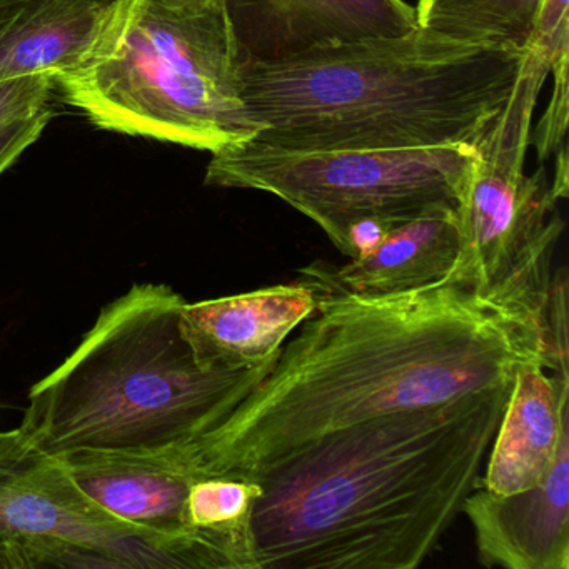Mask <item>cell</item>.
Listing matches in <instances>:
<instances>
[{
    "instance_id": "6",
    "label": "cell",
    "mask_w": 569,
    "mask_h": 569,
    "mask_svg": "<svg viewBox=\"0 0 569 569\" xmlns=\"http://www.w3.org/2000/svg\"><path fill=\"white\" fill-rule=\"evenodd\" d=\"M551 64L552 56L529 42L511 96L471 144L475 154L455 204L458 259L446 279L546 328L549 268L565 222L545 164L531 176L525 166Z\"/></svg>"
},
{
    "instance_id": "5",
    "label": "cell",
    "mask_w": 569,
    "mask_h": 569,
    "mask_svg": "<svg viewBox=\"0 0 569 569\" xmlns=\"http://www.w3.org/2000/svg\"><path fill=\"white\" fill-rule=\"evenodd\" d=\"M239 68L224 2L121 0L91 58L56 86L98 128L214 154L259 132Z\"/></svg>"
},
{
    "instance_id": "4",
    "label": "cell",
    "mask_w": 569,
    "mask_h": 569,
    "mask_svg": "<svg viewBox=\"0 0 569 569\" xmlns=\"http://www.w3.org/2000/svg\"><path fill=\"white\" fill-rule=\"evenodd\" d=\"M186 299L139 282L109 302L78 348L29 391L19 428L49 455L146 451L228 418L271 371L208 368L181 329Z\"/></svg>"
},
{
    "instance_id": "1",
    "label": "cell",
    "mask_w": 569,
    "mask_h": 569,
    "mask_svg": "<svg viewBox=\"0 0 569 569\" xmlns=\"http://www.w3.org/2000/svg\"><path fill=\"white\" fill-rule=\"evenodd\" d=\"M298 329L248 398L196 436L209 475L254 478L348 426L511 388L531 362L551 369L546 326L458 282L318 295Z\"/></svg>"
},
{
    "instance_id": "2",
    "label": "cell",
    "mask_w": 569,
    "mask_h": 569,
    "mask_svg": "<svg viewBox=\"0 0 569 569\" xmlns=\"http://www.w3.org/2000/svg\"><path fill=\"white\" fill-rule=\"evenodd\" d=\"M511 388L348 426L256 475L258 569L418 568L478 486Z\"/></svg>"
},
{
    "instance_id": "18",
    "label": "cell",
    "mask_w": 569,
    "mask_h": 569,
    "mask_svg": "<svg viewBox=\"0 0 569 569\" xmlns=\"http://www.w3.org/2000/svg\"><path fill=\"white\" fill-rule=\"evenodd\" d=\"M52 116L54 114L51 109L46 106L0 129V176L21 158L26 149L31 148L41 138Z\"/></svg>"
},
{
    "instance_id": "19",
    "label": "cell",
    "mask_w": 569,
    "mask_h": 569,
    "mask_svg": "<svg viewBox=\"0 0 569 569\" xmlns=\"http://www.w3.org/2000/svg\"><path fill=\"white\" fill-rule=\"evenodd\" d=\"M0 569H26L18 542L4 535H0Z\"/></svg>"
},
{
    "instance_id": "16",
    "label": "cell",
    "mask_w": 569,
    "mask_h": 569,
    "mask_svg": "<svg viewBox=\"0 0 569 569\" xmlns=\"http://www.w3.org/2000/svg\"><path fill=\"white\" fill-rule=\"evenodd\" d=\"M568 59L569 52H562L552 61L549 72L552 76L551 98L541 121L531 129V146L536 149L539 164H545L566 146L569 109Z\"/></svg>"
},
{
    "instance_id": "7",
    "label": "cell",
    "mask_w": 569,
    "mask_h": 569,
    "mask_svg": "<svg viewBox=\"0 0 569 569\" xmlns=\"http://www.w3.org/2000/svg\"><path fill=\"white\" fill-rule=\"evenodd\" d=\"M471 144L402 151H291L248 141L214 152L204 184L252 189L288 202L345 256L349 228L362 219L398 226L456 204Z\"/></svg>"
},
{
    "instance_id": "3",
    "label": "cell",
    "mask_w": 569,
    "mask_h": 569,
    "mask_svg": "<svg viewBox=\"0 0 569 569\" xmlns=\"http://www.w3.org/2000/svg\"><path fill=\"white\" fill-rule=\"evenodd\" d=\"M526 49L466 44L418 28L399 38L242 62L251 141L291 151L472 144L511 96Z\"/></svg>"
},
{
    "instance_id": "21",
    "label": "cell",
    "mask_w": 569,
    "mask_h": 569,
    "mask_svg": "<svg viewBox=\"0 0 569 569\" xmlns=\"http://www.w3.org/2000/svg\"><path fill=\"white\" fill-rule=\"evenodd\" d=\"M0 2H4V0H0Z\"/></svg>"
},
{
    "instance_id": "20",
    "label": "cell",
    "mask_w": 569,
    "mask_h": 569,
    "mask_svg": "<svg viewBox=\"0 0 569 569\" xmlns=\"http://www.w3.org/2000/svg\"><path fill=\"white\" fill-rule=\"evenodd\" d=\"M172 6H206L214 4V2H224V0H162Z\"/></svg>"
},
{
    "instance_id": "12",
    "label": "cell",
    "mask_w": 569,
    "mask_h": 569,
    "mask_svg": "<svg viewBox=\"0 0 569 569\" xmlns=\"http://www.w3.org/2000/svg\"><path fill=\"white\" fill-rule=\"evenodd\" d=\"M455 204L438 206L395 226L362 258L342 266L312 262L301 281L318 295L381 296L415 291L446 281L458 259Z\"/></svg>"
},
{
    "instance_id": "8",
    "label": "cell",
    "mask_w": 569,
    "mask_h": 569,
    "mask_svg": "<svg viewBox=\"0 0 569 569\" xmlns=\"http://www.w3.org/2000/svg\"><path fill=\"white\" fill-rule=\"evenodd\" d=\"M0 535L18 542L26 569H216L194 536L158 535L112 515L21 428L0 431Z\"/></svg>"
},
{
    "instance_id": "11",
    "label": "cell",
    "mask_w": 569,
    "mask_h": 569,
    "mask_svg": "<svg viewBox=\"0 0 569 569\" xmlns=\"http://www.w3.org/2000/svg\"><path fill=\"white\" fill-rule=\"evenodd\" d=\"M316 309L318 292L299 279L211 301H186L181 329L208 368H264L274 365L289 336Z\"/></svg>"
},
{
    "instance_id": "14",
    "label": "cell",
    "mask_w": 569,
    "mask_h": 569,
    "mask_svg": "<svg viewBox=\"0 0 569 569\" xmlns=\"http://www.w3.org/2000/svg\"><path fill=\"white\" fill-rule=\"evenodd\" d=\"M121 0L0 2V81L74 71L91 58Z\"/></svg>"
},
{
    "instance_id": "13",
    "label": "cell",
    "mask_w": 569,
    "mask_h": 569,
    "mask_svg": "<svg viewBox=\"0 0 569 569\" xmlns=\"http://www.w3.org/2000/svg\"><path fill=\"white\" fill-rule=\"evenodd\" d=\"M569 441V371L522 366L506 401L491 455L478 486L496 495L535 488Z\"/></svg>"
},
{
    "instance_id": "10",
    "label": "cell",
    "mask_w": 569,
    "mask_h": 569,
    "mask_svg": "<svg viewBox=\"0 0 569 569\" xmlns=\"http://www.w3.org/2000/svg\"><path fill=\"white\" fill-rule=\"evenodd\" d=\"M461 511L486 568L569 569V441L535 488L502 496L476 486Z\"/></svg>"
},
{
    "instance_id": "17",
    "label": "cell",
    "mask_w": 569,
    "mask_h": 569,
    "mask_svg": "<svg viewBox=\"0 0 569 569\" xmlns=\"http://www.w3.org/2000/svg\"><path fill=\"white\" fill-rule=\"evenodd\" d=\"M56 79L51 74L22 76L0 81V129L22 116L46 108Z\"/></svg>"
},
{
    "instance_id": "15",
    "label": "cell",
    "mask_w": 569,
    "mask_h": 569,
    "mask_svg": "<svg viewBox=\"0 0 569 569\" xmlns=\"http://www.w3.org/2000/svg\"><path fill=\"white\" fill-rule=\"evenodd\" d=\"M541 0H418V28L466 44L526 49Z\"/></svg>"
},
{
    "instance_id": "9",
    "label": "cell",
    "mask_w": 569,
    "mask_h": 569,
    "mask_svg": "<svg viewBox=\"0 0 569 569\" xmlns=\"http://www.w3.org/2000/svg\"><path fill=\"white\" fill-rule=\"evenodd\" d=\"M224 9L241 64L418 29L415 8L405 0H224Z\"/></svg>"
}]
</instances>
